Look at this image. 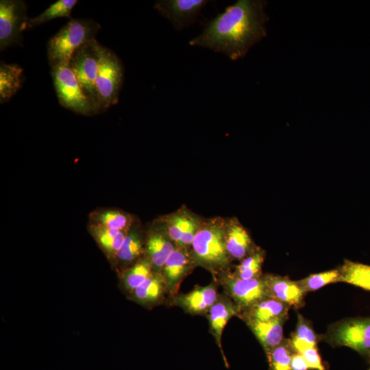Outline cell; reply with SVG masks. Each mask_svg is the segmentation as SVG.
Segmentation results:
<instances>
[{
	"instance_id": "1",
	"label": "cell",
	"mask_w": 370,
	"mask_h": 370,
	"mask_svg": "<svg viewBox=\"0 0 370 370\" xmlns=\"http://www.w3.org/2000/svg\"><path fill=\"white\" fill-rule=\"evenodd\" d=\"M267 4L264 0L237 1L212 19L189 45L223 53L232 60L244 58L267 36Z\"/></svg>"
},
{
	"instance_id": "2",
	"label": "cell",
	"mask_w": 370,
	"mask_h": 370,
	"mask_svg": "<svg viewBox=\"0 0 370 370\" xmlns=\"http://www.w3.org/2000/svg\"><path fill=\"white\" fill-rule=\"evenodd\" d=\"M101 25L92 19L71 18L47 44V58L51 67L69 63L73 53L82 45L95 39Z\"/></svg>"
},
{
	"instance_id": "3",
	"label": "cell",
	"mask_w": 370,
	"mask_h": 370,
	"mask_svg": "<svg viewBox=\"0 0 370 370\" xmlns=\"http://www.w3.org/2000/svg\"><path fill=\"white\" fill-rule=\"evenodd\" d=\"M93 45L98 60L97 105L99 112H101L119 102L124 69L121 60L114 51L101 45L96 39Z\"/></svg>"
},
{
	"instance_id": "4",
	"label": "cell",
	"mask_w": 370,
	"mask_h": 370,
	"mask_svg": "<svg viewBox=\"0 0 370 370\" xmlns=\"http://www.w3.org/2000/svg\"><path fill=\"white\" fill-rule=\"evenodd\" d=\"M191 247L195 261L206 268L220 269L229 263L225 226L219 222L199 226Z\"/></svg>"
},
{
	"instance_id": "5",
	"label": "cell",
	"mask_w": 370,
	"mask_h": 370,
	"mask_svg": "<svg viewBox=\"0 0 370 370\" xmlns=\"http://www.w3.org/2000/svg\"><path fill=\"white\" fill-rule=\"evenodd\" d=\"M321 340L333 347H347L370 356V317L350 318L332 324Z\"/></svg>"
},
{
	"instance_id": "6",
	"label": "cell",
	"mask_w": 370,
	"mask_h": 370,
	"mask_svg": "<svg viewBox=\"0 0 370 370\" xmlns=\"http://www.w3.org/2000/svg\"><path fill=\"white\" fill-rule=\"evenodd\" d=\"M51 74L57 97L62 106L85 116L97 113L84 94L69 63L51 67Z\"/></svg>"
},
{
	"instance_id": "7",
	"label": "cell",
	"mask_w": 370,
	"mask_h": 370,
	"mask_svg": "<svg viewBox=\"0 0 370 370\" xmlns=\"http://www.w3.org/2000/svg\"><path fill=\"white\" fill-rule=\"evenodd\" d=\"M93 41L82 45L73 53L69 66L84 94L98 113L96 91L98 60Z\"/></svg>"
},
{
	"instance_id": "8",
	"label": "cell",
	"mask_w": 370,
	"mask_h": 370,
	"mask_svg": "<svg viewBox=\"0 0 370 370\" xmlns=\"http://www.w3.org/2000/svg\"><path fill=\"white\" fill-rule=\"evenodd\" d=\"M27 6L21 0L0 1V50L21 42L27 28Z\"/></svg>"
},
{
	"instance_id": "9",
	"label": "cell",
	"mask_w": 370,
	"mask_h": 370,
	"mask_svg": "<svg viewBox=\"0 0 370 370\" xmlns=\"http://www.w3.org/2000/svg\"><path fill=\"white\" fill-rule=\"evenodd\" d=\"M223 285L230 299L236 305L238 315L258 301L267 297L264 275L244 280L227 274Z\"/></svg>"
},
{
	"instance_id": "10",
	"label": "cell",
	"mask_w": 370,
	"mask_h": 370,
	"mask_svg": "<svg viewBox=\"0 0 370 370\" xmlns=\"http://www.w3.org/2000/svg\"><path fill=\"white\" fill-rule=\"evenodd\" d=\"M208 0H159L155 2L154 9L168 19L177 30L195 23Z\"/></svg>"
},
{
	"instance_id": "11",
	"label": "cell",
	"mask_w": 370,
	"mask_h": 370,
	"mask_svg": "<svg viewBox=\"0 0 370 370\" xmlns=\"http://www.w3.org/2000/svg\"><path fill=\"white\" fill-rule=\"evenodd\" d=\"M267 297L275 299L290 308L298 309L304 305L306 293L297 281L286 276L264 275Z\"/></svg>"
},
{
	"instance_id": "12",
	"label": "cell",
	"mask_w": 370,
	"mask_h": 370,
	"mask_svg": "<svg viewBox=\"0 0 370 370\" xmlns=\"http://www.w3.org/2000/svg\"><path fill=\"white\" fill-rule=\"evenodd\" d=\"M214 284L198 287L176 297L175 301L185 311L192 314L208 313L219 298Z\"/></svg>"
},
{
	"instance_id": "13",
	"label": "cell",
	"mask_w": 370,
	"mask_h": 370,
	"mask_svg": "<svg viewBox=\"0 0 370 370\" xmlns=\"http://www.w3.org/2000/svg\"><path fill=\"white\" fill-rule=\"evenodd\" d=\"M190 267V258L184 248H175L162 268V277L167 291L171 293L177 291L182 280L188 273Z\"/></svg>"
},
{
	"instance_id": "14",
	"label": "cell",
	"mask_w": 370,
	"mask_h": 370,
	"mask_svg": "<svg viewBox=\"0 0 370 370\" xmlns=\"http://www.w3.org/2000/svg\"><path fill=\"white\" fill-rule=\"evenodd\" d=\"M288 318V315L286 314L267 321H249L246 323L265 352H267L283 341V326Z\"/></svg>"
},
{
	"instance_id": "15",
	"label": "cell",
	"mask_w": 370,
	"mask_h": 370,
	"mask_svg": "<svg viewBox=\"0 0 370 370\" xmlns=\"http://www.w3.org/2000/svg\"><path fill=\"white\" fill-rule=\"evenodd\" d=\"M225 238L230 258L243 260L254 251L249 234L236 220H232L225 226Z\"/></svg>"
},
{
	"instance_id": "16",
	"label": "cell",
	"mask_w": 370,
	"mask_h": 370,
	"mask_svg": "<svg viewBox=\"0 0 370 370\" xmlns=\"http://www.w3.org/2000/svg\"><path fill=\"white\" fill-rule=\"evenodd\" d=\"M207 314L211 333L221 347L224 328L233 316L238 315V309L231 299L219 296Z\"/></svg>"
},
{
	"instance_id": "17",
	"label": "cell",
	"mask_w": 370,
	"mask_h": 370,
	"mask_svg": "<svg viewBox=\"0 0 370 370\" xmlns=\"http://www.w3.org/2000/svg\"><path fill=\"white\" fill-rule=\"evenodd\" d=\"M289 309L284 304L267 297L241 312L239 316L245 323L267 321L288 314Z\"/></svg>"
},
{
	"instance_id": "18",
	"label": "cell",
	"mask_w": 370,
	"mask_h": 370,
	"mask_svg": "<svg viewBox=\"0 0 370 370\" xmlns=\"http://www.w3.org/2000/svg\"><path fill=\"white\" fill-rule=\"evenodd\" d=\"M25 81L23 69L16 64H0V103L8 102L21 88Z\"/></svg>"
},
{
	"instance_id": "19",
	"label": "cell",
	"mask_w": 370,
	"mask_h": 370,
	"mask_svg": "<svg viewBox=\"0 0 370 370\" xmlns=\"http://www.w3.org/2000/svg\"><path fill=\"white\" fill-rule=\"evenodd\" d=\"M340 282H345L370 291V265L345 260L338 267Z\"/></svg>"
},
{
	"instance_id": "20",
	"label": "cell",
	"mask_w": 370,
	"mask_h": 370,
	"mask_svg": "<svg viewBox=\"0 0 370 370\" xmlns=\"http://www.w3.org/2000/svg\"><path fill=\"white\" fill-rule=\"evenodd\" d=\"M164 235L153 233L147 241V252L151 264L158 269H162L166 260L175 249L173 244Z\"/></svg>"
},
{
	"instance_id": "21",
	"label": "cell",
	"mask_w": 370,
	"mask_h": 370,
	"mask_svg": "<svg viewBox=\"0 0 370 370\" xmlns=\"http://www.w3.org/2000/svg\"><path fill=\"white\" fill-rule=\"evenodd\" d=\"M77 2V0H58L56 1L37 16L29 18L27 28L34 27L57 18L69 17L73 8Z\"/></svg>"
},
{
	"instance_id": "22",
	"label": "cell",
	"mask_w": 370,
	"mask_h": 370,
	"mask_svg": "<svg viewBox=\"0 0 370 370\" xmlns=\"http://www.w3.org/2000/svg\"><path fill=\"white\" fill-rule=\"evenodd\" d=\"M264 259V253L262 249H254L249 255L243 258L236 266L234 273H230L234 277L248 280L262 275V266Z\"/></svg>"
},
{
	"instance_id": "23",
	"label": "cell",
	"mask_w": 370,
	"mask_h": 370,
	"mask_svg": "<svg viewBox=\"0 0 370 370\" xmlns=\"http://www.w3.org/2000/svg\"><path fill=\"white\" fill-rule=\"evenodd\" d=\"M166 288L162 276L151 275L140 286L134 290L136 298L142 302H153L158 301Z\"/></svg>"
},
{
	"instance_id": "24",
	"label": "cell",
	"mask_w": 370,
	"mask_h": 370,
	"mask_svg": "<svg viewBox=\"0 0 370 370\" xmlns=\"http://www.w3.org/2000/svg\"><path fill=\"white\" fill-rule=\"evenodd\" d=\"M294 352L291 338H284L279 345L266 352L271 370H291V357Z\"/></svg>"
},
{
	"instance_id": "25",
	"label": "cell",
	"mask_w": 370,
	"mask_h": 370,
	"mask_svg": "<svg viewBox=\"0 0 370 370\" xmlns=\"http://www.w3.org/2000/svg\"><path fill=\"white\" fill-rule=\"evenodd\" d=\"M297 282L307 294L309 292L317 291L329 284L340 282V271L338 268H336L310 274L303 279L297 280Z\"/></svg>"
},
{
	"instance_id": "26",
	"label": "cell",
	"mask_w": 370,
	"mask_h": 370,
	"mask_svg": "<svg viewBox=\"0 0 370 370\" xmlns=\"http://www.w3.org/2000/svg\"><path fill=\"white\" fill-rule=\"evenodd\" d=\"M94 233L106 249L115 254L121 247L127 236L123 231L106 228L101 225L95 227Z\"/></svg>"
},
{
	"instance_id": "27",
	"label": "cell",
	"mask_w": 370,
	"mask_h": 370,
	"mask_svg": "<svg viewBox=\"0 0 370 370\" xmlns=\"http://www.w3.org/2000/svg\"><path fill=\"white\" fill-rule=\"evenodd\" d=\"M291 339L317 347L319 341L321 340V336L316 334L311 321L302 314L297 313L296 329L292 333Z\"/></svg>"
},
{
	"instance_id": "28",
	"label": "cell",
	"mask_w": 370,
	"mask_h": 370,
	"mask_svg": "<svg viewBox=\"0 0 370 370\" xmlns=\"http://www.w3.org/2000/svg\"><path fill=\"white\" fill-rule=\"evenodd\" d=\"M151 265L147 260H143L130 269L125 276V284L130 290H134L151 275Z\"/></svg>"
},
{
	"instance_id": "29",
	"label": "cell",
	"mask_w": 370,
	"mask_h": 370,
	"mask_svg": "<svg viewBox=\"0 0 370 370\" xmlns=\"http://www.w3.org/2000/svg\"><path fill=\"white\" fill-rule=\"evenodd\" d=\"M291 341L294 350L303 356L310 369L326 370L317 347L308 345L292 339Z\"/></svg>"
},
{
	"instance_id": "30",
	"label": "cell",
	"mask_w": 370,
	"mask_h": 370,
	"mask_svg": "<svg viewBox=\"0 0 370 370\" xmlns=\"http://www.w3.org/2000/svg\"><path fill=\"white\" fill-rule=\"evenodd\" d=\"M142 245L138 237L131 234L127 235L125 241L116 254L117 258L124 262H130L136 258L140 254Z\"/></svg>"
},
{
	"instance_id": "31",
	"label": "cell",
	"mask_w": 370,
	"mask_h": 370,
	"mask_svg": "<svg viewBox=\"0 0 370 370\" xmlns=\"http://www.w3.org/2000/svg\"><path fill=\"white\" fill-rule=\"evenodd\" d=\"M193 219L182 214H175L167 221V232L170 240L178 244Z\"/></svg>"
},
{
	"instance_id": "32",
	"label": "cell",
	"mask_w": 370,
	"mask_h": 370,
	"mask_svg": "<svg viewBox=\"0 0 370 370\" xmlns=\"http://www.w3.org/2000/svg\"><path fill=\"white\" fill-rule=\"evenodd\" d=\"M101 226L106 228L123 231L129 223L127 217L119 211H106L99 216Z\"/></svg>"
},
{
	"instance_id": "33",
	"label": "cell",
	"mask_w": 370,
	"mask_h": 370,
	"mask_svg": "<svg viewBox=\"0 0 370 370\" xmlns=\"http://www.w3.org/2000/svg\"><path fill=\"white\" fill-rule=\"evenodd\" d=\"M199 226L196 221L193 219L177 244L180 247L185 248L192 245Z\"/></svg>"
},
{
	"instance_id": "34",
	"label": "cell",
	"mask_w": 370,
	"mask_h": 370,
	"mask_svg": "<svg viewBox=\"0 0 370 370\" xmlns=\"http://www.w3.org/2000/svg\"><path fill=\"white\" fill-rule=\"evenodd\" d=\"M291 370H308L309 367L303 358L298 352H294L292 354L291 362Z\"/></svg>"
},
{
	"instance_id": "35",
	"label": "cell",
	"mask_w": 370,
	"mask_h": 370,
	"mask_svg": "<svg viewBox=\"0 0 370 370\" xmlns=\"http://www.w3.org/2000/svg\"><path fill=\"white\" fill-rule=\"evenodd\" d=\"M367 360H368L369 363V367L368 368L367 370H370V356L367 358Z\"/></svg>"
}]
</instances>
